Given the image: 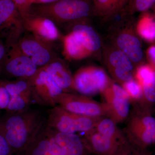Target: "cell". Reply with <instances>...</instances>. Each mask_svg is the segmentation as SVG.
<instances>
[{
    "label": "cell",
    "instance_id": "1",
    "mask_svg": "<svg viewBox=\"0 0 155 155\" xmlns=\"http://www.w3.org/2000/svg\"><path fill=\"white\" fill-rule=\"evenodd\" d=\"M45 123L40 112L28 108L9 113L0 119V132L5 137L13 154L19 155Z\"/></svg>",
    "mask_w": 155,
    "mask_h": 155
},
{
    "label": "cell",
    "instance_id": "2",
    "mask_svg": "<svg viewBox=\"0 0 155 155\" xmlns=\"http://www.w3.org/2000/svg\"><path fill=\"white\" fill-rule=\"evenodd\" d=\"M92 9L90 0H58L46 5H33L30 13L45 17L58 26L86 18Z\"/></svg>",
    "mask_w": 155,
    "mask_h": 155
},
{
    "label": "cell",
    "instance_id": "3",
    "mask_svg": "<svg viewBox=\"0 0 155 155\" xmlns=\"http://www.w3.org/2000/svg\"><path fill=\"white\" fill-rule=\"evenodd\" d=\"M47 113L48 119L45 122L47 127L51 130L62 133L89 132L94 129L97 122L101 118L71 113L59 105L49 109Z\"/></svg>",
    "mask_w": 155,
    "mask_h": 155
},
{
    "label": "cell",
    "instance_id": "4",
    "mask_svg": "<svg viewBox=\"0 0 155 155\" xmlns=\"http://www.w3.org/2000/svg\"><path fill=\"white\" fill-rule=\"evenodd\" d=\"M125 133L130 145L147 149L155 143V117L148 111L137 110L128 119Z\"/></svg>",
    "mask_w": 155,
    "mask_h": 155
},
{
    "label": "cell",
    "instance_id": "5",
    "mask_svg": "<svg viewBox=\"0 0 155 155\" xmlns=\"http://www.w3.org/2000/svg\"><path fill=\"white\" fill-rule=\"evenodd\" d=\"M58 105L71 113L93 118L108 116L104 103H100L91 97L72 92H63L57 101Z\"/></svg>",
    "mask_w": 155,
    "mask_h": 155
},
{
    "label": "cell",
    "instance_id": "6",
    "mask_svg": "<svg viewBox=\"0 0 155 155\" xmlns=\"http://www.w3.org/2000/svg\"><path fill=\"white\" fill-rule=\"evenodd\" d=\"M25 32L23 18L12 0H0V37L6 46L17 42Z\"/></svg>",
    "mask_w": 155,
    "mask_h": 155
},
{
    "label": "cell",
    "instance_id": "7",
    "mask_svg": "<svg viewBox=\"0 0 155 155\" xmlns=\"http://www.w3.org/2000/svg\"><path fill=\"white\" fill-rule=\"evenodd\" d=\"M73 81L75 91L90 97L102 93L112 82L103 69L94 67L78 69Z\"/></svg>",
    "mask_w": 155,
    "mask_h": 155
},
{
    "label": "cell",
    "instance_id": "8",
    "mask_svg": "<svg viewBox=\"0 0 155 155\" xmlns=\"http://www.w3.org/2000/svg\"><path fill=\"white\" fill-rule=\"evenodd\" d=\"M34 101L40 104L55 107L59 96L64 92L51 75L42 67L28 79Z\"/></svg>",
    "mask_w": 155,
    "mask_h": 155
},
{
    "label": "cell",
    "instance_id": "9",
    "mask_svg": "<svg viewBox=\"0 0 155 155\" xmlns=\"http://www.w3.org/2000/svg\"><path fill=\"white\" fill-rule=\"evenodd\" d=\"M6 47L7 53L2 67L6 73L18 79H28L32 77L38 67L22 51L18 42Z\"/></svg>",
    "mask_w": 155,
    "mask_h": 155
},
{
    "label": "cell",
    "instance_id": "10",
    "mask_svg": "<svg viewBox=\"0 0 155 155\" xmlns=\"http://www.w3.org/2000/svg\"><path fill=\"white\" fill-rule=\"evenodd\" d=\"M24 34L18 41L19 48L38 67H44L58 58L53 51L52 44L44 41L28 32Z\"/></svg>",
    "mask_w": 155,
    "mask_h": 155
},
{
    "label": "cell",
    "instance_id": "11",
    "mask_svg": "<svg viewBox=\"0 0 155 155\" xmlns=\"http://www.w3.org/2000/svg\"><path fill=\"white\" fill-rule=\"evenodd\" d=\"M108 109V116L116 123L127 119L130 112V100L122 87L113 82L102 93Z\"/></svg>",
    "mask_w": 155,
    "mask_h": 155
},
{
    "label": "cell",
    "instance_id": "12",
    "mask_svg": "<svg viewBox=\"0 0 155 155\" xmlns=\"http://www.w3.org/2000/svg\"><path fill=\"white\" fill-rule=\"evenodd\" d=\"M11 96L6 110L8 113L19 112L28 109L33 99L31 87L28 79L14 81H1Z\"/></svg>",
    "mask_w": 155,
    "mask_h": 155
},
{
    "label": "cell",
    "instance_id": "13",
    "mask_svg": "<svg viewBox=\"0 0 155 155\" xmlns=\"http://www.w3.org/2000/svg\"><path fill=\"white\" fill-rule=\"evenodd\" d=\"M23 20L25 31L44 41L52 44L60 38L58 26L48 18L30 13Z\"/></svg>",
    "mask_w": 155,
    "mask_h": 155
},
{
    "label": "cell",
    "instance_id": "14",
    "mask_svg": "<svg viewBox=\"0 0 155 155\" xmlns=\"http://www.w3.org/2000/svg\"><path fill=\"white\" fill-rule=\"evenodd\" d=\"M19 155H64L55 141L51 132L45 123Z\"/></svg>",
    "mask_w": 155,
    "mask_h": 155
},
{
    "label": "cell",
    "instance_id": "15",
    "mask_svg": "<svg viewBox=\"0 0 155 155\" xmlns=\"http://www.w3.org/2000/svg\"><path fill=\"white\" fill-rule=\"evenodd\" d=\"M82 137L90 153L96 155H111L127 142L122 143L102 135L95 129L87 132Z\"/></svg>",
    "mask_w": 155,
    "mask_h": 155
},
{
    "label": "cell",
    "instance_id": "16",
    "mask_svg": "<svg viewBox=\"0 0 155 155\" xmlns=\"http://www.w3.org/2000/svg\"><path fill=\"white\" fill-rule=\"evenodd\" d=\"M42 68L51 75L64 92L75 91L73 76L61 59L58 58H55Z\"/></svg>",
    "mask_w": 155,
    "mask_h": 155
},
{
    "label": "cell",
    "instance_id": "17",
    "mask_svg": "<svg viewBox=\"0 0 155 155\" xmlns=\"http://www.w3.org/2000/svg\"><path fill=\"white\" fill-rule=\"evenodd\" d=\"M50 130L55 141L61 148L64 155H89L90 154L82 137L79 136L75 134L62 133Z\"/></svg>",
    "mask_w": 155,
    "mask_h": 155
},
{
    "label": "cell",
    "instance_id": "18",
    "mask_svg": "<svg viewBox=\"0 0 155 155\" xmlns=\"http://www.w3.org/2000/svg\"><path fill=\"white\" fill-rule=\"evenodd\" d=\"M72 32L90 52L95 51L101 47L99 37L90 26L85 24H77L72 28Z\"/></svg>",
    "mask_w": 155,
    "mask_h": 155
},
{
    "label": "cell",
    "instance_id": "19",
    "mask_svg": "<svg viewBox=\"0 0 155 155\" xmlns=\"http://www.w3.org/2000/svg\"><path fill=\"white\" fill-rule=\"evenodd\" d=\"M63 42L64 54L69 59L80 60L91 53L78 40L72 32L64 37Z\"/></svg>",
    "mask_w": 155,
    "mask_h": 155
},
{
    "label": "cell",
    "instance_id": "20",
    "mask_svg": "<svg viewBox=\"0 0 155 155\" xmlns=\"http://www.w3.org/2000/svg\"><path fill=\"white\" fill-rule=\"evenodd\" d=\"M94 129L99 133L111 139L122 143L127 142L124 134L117 127V123L109 117L100 119Z\"/></svg>",
    "mask_w": 155,
    "mask_h": 155
},
{
    "label": "cell",
    "instance_id": "21",
    "mask_svg": "<svg viewBox=\"0 0 155 155\" xmlns=\"http://www.w3.org/2000/svg\"><path fill=\"white\" fill-rule=\"evenodd\" d=\"M137 32L142 38L149 41H155V20L150 15L145 14L140 18L137 25Z\"/></svg>",
    "mask_w": 155,
    "mask_h": 155
},
{
    "label": "cell",
    "instance_id": "22",
    "mask_svg": "<svg viewBox=\"0 0 155 155\" xmlns=\"http://www.w3.org/2000/svg\"><path fill=\"white\" fill-rule=\"evenodd\" d=\"M121 0H94L93 9L100 16H108L118 12Z\"/></svg>",
    "mask_w": 155,
    "mask_h": 155
},
{
    "label": "cell",
    "instance_id": "23",
    "mask_svg": "<svg viewBox=\"0 0 155 155\" xmlns=\"http://www.w3.org/2000/svg\"><path fill=\"white\" fill-rule=\"evenodd\" d=\"M110 69H126L132 72L133 67L131 61L121 51H116L111 53L109 59Z\"/></svg>",
    "mask_w": 155,
    "mask_h": 155
},
{
    "label": "cell",
    "instance_id": "24",
    "mask_svg": "<svg viewBox=\"0 0 155 155\" xmlns=\"http://www.w3.org/2000/svg\"><path fill=\"white\" fill-rule=\"evenodd\" d=\"M117 44L121 51L124 53L134 48L141 47V43L137 38L127 33H122L118 36Z\"/></svg>",
    "mask_w": 155,
    "mask_h": 155
},
{
    "label": "cell",
    "instance_id": "25",
    "mask_svg": "<svg viewBox=\"0 0 155 155\" xmlns=\"http://www.w3.org/2000/svg\"><path fill=\"white\" fill-rule=\"evenodd\" d=\"M122 88L126 92L130 101H140L143 96V88L136 80L127 81L122 84Z\"/></svg>",
    "mask_w": 155,
    "mask_h": 155
},
{
    "label": "cell",
    "instance_id": "26",
    "mask_svg": "<svg viewBox=\"0 0 155 155\" xmlns=\"http://www.w3.org/2000/svg\"><path fill=\"white\" fill-rule=\"evenodd\" d=\"M143 96L141 102L144 107L155 103V70L153 77L142 86Z\"/></svg>",
    "mask_w": 155,
    "mask_h": 155
},
{
    "label": "cell",
    "instance_id": "27",
    "mask_svg": "<svg viewBox=\"0 0 155 155\" xmlns=\"http://www.w3.org/2000/svg\"><path fill=\"white\" fill-rule=\"evenodd\" d=\"M155 68L148 65H142L139 67L136 72L135 77L137 81L143 85L150 80L153 75Z\"/></svg>",
    "mask_w": 155,
    "mask_h": 155
},
{
    "label": "cell",
    "instance_id": "28",
    "mask_svg": "<svg viewBox=\"0 0 155 155\" xmlns=\"http://www.w3.org/2000/svg\"><path fill=\"white\" fill-rule=\"evenodd\" d=\"M110 70L114 78L122 84L133 79L132 72L129 70L120 69H112Z\"/></svg>",
    "mask_w": 155,
    "mask_h": 155
},
{
    "label": "cell",
    "instance_id": "29",
    "mask_svg": "<svg viewBox=\"0 0 155 155\" xmlns=\"http://www.w3.org/2000/svg\"><path fill=\"white\" fill-rule=\"evenodd\" d=\"M155 4V0H133L131 11L144 12L149 9Z\"/></svg>",
    "mask_w": 155,
    "mask_h": 155
},
{
    "label": "cell",
    "instance_id": "30",
    "mask_svg": "<svg viewBox=\"0 0 155 155\" xmlns=\"http://www.w3.org/2000/svg\"><path fill=\"white\" fill-rule=\"evenodd\" d=\"M11 96L0 81V111L6 110L11 101Z\"/></svg>",
    "mask_w": 155,
    "mask_h": 155
},
{
    "label": "cell",
    "instance_id": "31",
    "mask_svg": "<svg viewBox=\"0 0 155 155\" xmlns=\"http://www.w3.org/2000/svg\"><path fill=\"white\" fill-rule=\"evenodd\" d=\"M15 4L22 15V18L26 17L30 13L31 5L30 0H12Z\"/></svg>",
    "mask_w": 155,
    "mask_h": 155
},
{
    "label": "cell",
    "instance_id": "32",
    "mask_svg": "<svg viewBox=\"0 0 155 155\" xmlns=\"http://www.w3.org/2000/svg\"><path fill=\"white\" fill-rule=\"evenodd\" d=\"M130 61L137 63L140 62L143 57V52L140 47L135 48L125 53Z\"/></svg>",
    "mask_w": 155,
    "mask_h": 155
},
{
    "label": "cell",
    "instance_id": "33",
    "mask_svg": "<svg viewBox=\"0 0 155 155\" xmlns=\"http://www.w3.org/2000/svg\"><path fill=\"white\" fill-rule=\"evenodd\" d=\"M8 143L2 134L0 132V155H13Z\"/></svg>",
    "mask_w": 155,
    "mask_h": 155
},
{
    "label": "cell",
    "instance_id": "34",
    "mask_svg": "<svg viewBox=\"0 0 155 155\" xmlns=\"http://www.w3.org/2000/svg\"><path fill=\"white\" fill-rule=\"evenodd\" d=\"M132 150H133L131 147L127 142L120 147L116 152L111 155H131Z\"/></svg>",
    "mask_w": 155,
    "mask_h": 155
},
{
    "label": "cell",
    "instance_id": "35",
    "mask_svg": "<svg viewBox=\"0 0 155 155\" xmlns=\"http://www.w3.org/2000/svg\"><path fill=\"white\" fill-rule=\"evenodd\" d=\"M7 47L0 39V72L2 68L3 64L7 53Z\"/></svg>",
    "mask_w": 155,
    "mask_h": 155
},
{
    "label": "cell",
    "instance_id": "36",
    "mask_svg": "<svg viewBox=\"0 0 155 155\" xmlns=\"http://www.w3.org/2000/svg\"><path fill=\"white\" fill-rule=\"evenodd\" d=\"M147 55L152 63V67L155 68V46H152L149 48Z\"/></svg>",
    "mask_w": 155,
    "mask_h": 155
},
{
    "label": "cell",
    "instance_id": "37",
    "mask_svg": "<svg viewBox=\"0 0 155 155\" xmlns=\"http://www.w3.org/2000/svg\"><path fill=\"white\" fill-rule=\"evenodd\" d=\"M132 155H153L151 153L149 152L147 149L136 148L132 150Z\"/></svg>",
    "mask_w": 155,
    "mask_h": 155
},
{
    "label": "cell",
    "instance_id": "38",
    "mask_svg": "<svg viewBox=\"0 0 155 155\" xmlns=\"http://www.w3.org/2000/svg\"><path fill=\"white\" fill-rule=\"evenodd\" d=\"M58 0H30L31 5H46L50 4Z\"/></svg>",
    "mask_w": 155,
    "mask_h": 155
},
{
    "label": "cell",
    "instance_id": "39",
    "mask_svg": "<svg viewBox=\"0 0 155 155\" xmlns=\"http://www.w3.org/2000/svg\"><path fill=\"white\" fill-rule=\"evenodd\" d=\"M129 0H121L120 4H119L118 11H120L124 7V6L127 4Z\"/></svg>",
    "mask_w": 155,
    "mask_h": 155
}]
</instances>
